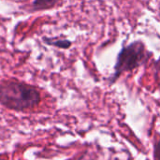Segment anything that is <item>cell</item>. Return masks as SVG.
Instances as JSON below:
<instances>
[{"mask_svg":"<svg viewBox=\"0 0 160 160\" xmlns=\"http://www.w3.org/2000/svg\"><path fill=\"white\" fill-rule=\"evenodd\" d=\"M151 55L152 53L147 51L145 44L141 40H136L128 46H124L117 55L114 72L109 78V84L112 85L115 83L123 73L132 71L143 65Z\"/></svg>","mask_w":160,"mask_h":160,"instance_id":"7a4b0ae2","label":"cell"},{"mask_svg":"<svg viewBox=\"0 0 160 160\" xmlns=\"http://www.w3.org/2000/svg\"><path fill=\"white\" fill-rule=\"evenodd\" d=\"M45 41L50 45H53V46H56L61 49H68L71 46V42L68 39H61V40H56V41L45 39Z\"/></svg>","mask_w":160,"mask_h":160,"instance_id":"277c9868","label":"cell"},{"mask_svg":"<svg viewBox=\"0 0 160 160\" xmlns=\"http://www.w3.org/2000/svg\"><path fill=\"white\" fill-rule=\"evenodd\" d=\"M0 160H4V159H0Z\"/></svg>","mask_w":160,"mask_h":160,"instance_id":"52a82bcc","label":"cell"},{"mask_svg":"<svg viewBox=\"0 0 160 160\" xmlns=\"http://www.w3.org/2000/svg\"><path fill=\"white\" fill-rule=\"evenodd\" d=\"M154 160H160V137L154 142Z\"/></svg>","mask_w":160,"mask_h":160,"instance_id":"5b68a950","label":"cell"},{"mask_svg":"<svg viewBox=\"0 0 160 160\" xmlns=\"http://www.w3.org/2000/svg\"><path fill=\"white\" fill-rule=\"evenodd\" d=\"M60 0H34L33 1V8L35 10H43L49 9L55 7Z\"/></svg>","mask_w":160,"mask_h":160,"instance_id":"3957f363","label":"cell"},{"mask_svg":"<svg viewBox=\"0 0 160 160\" xmlns=\"http://www.w3.org/2000/svg\"><path fill=\"white\" fill-rule=\"evenodd\" d=\"M40 99L39 91L30 84L12 80L0 84V104L7 109L17 112L34 109Z\"/></svg>","mask_w":160,"mask_h":160,"instance_id":"6da1fadb","label":"cell"},{"mask_svg":"<svg viewBox=\"0 0 160 160\" xmlns=\"http://www.w3.org/2000/svg\"><path fill=\"white\" fill-rule=\"evenodd\" d=\"M157 76H158V86L160 89V59L157 62Z\"/></svg>","mask_w":160,"mask_h":160,"instance_id":"8992f818","label":"cell"}]
</instances>
